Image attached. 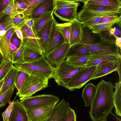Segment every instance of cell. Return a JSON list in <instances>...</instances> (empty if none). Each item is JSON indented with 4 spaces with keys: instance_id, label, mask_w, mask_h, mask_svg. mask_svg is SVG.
<instances>
[{
    "instance_id": "obj_1",
    "label": "cell",
    "mask_w": 121,
    "mask_h": 121,
    "mask_svg": "<svg viewBox=\"0 0 121 121\" xmlns=\"http://www.w3.org/2000/svg\"><path fill=\"white\" fill-rule=\"evenodd\" d=\"M96 86V93L89 112L90 118L92 121L105 120L114 107V86L111 82L105 81L103 79Z\"/></svg>"
},
{
    "instance_id": "obj_2",
    "label": "cell",
    "mask_w": 121,
    "mask_h": 121,
    "mask_svg": "<svg viewBox=\"0 0 121 121\" xmlns=\"http://www.w3.org/2000/svg\"><path fill=\"white\" fill-rule=\"evenodd\" d=\"M19 70L29 75H39L49 79L52 77L55 67L52 65L43 55L40 59L28 62L14 64Z\"/></svg>"
},
{
    "instance_id": "obj_3",
    "label": "cell",
    "mask_w": 121,
    "mask_h": 121,
    "mask_svg": "<svg viewBox=\"0 0 121 121\" xmlns=\"http://www.w3.org/2000/svg\"><path fill=\"white\" fill-rule=\"evenodd\" d=\"M84 67L73 66L67 63L64 59L55 68L52 78L59 86L64 87Z\"/></svg>"
},
{
    "instance_id": "obj_4",
    "label": "cell",
    "mask_w": 121,
    "mask_h": 121,
    "mask_svg": "<svg viewBox=\"0 0 121 121\" xmlns=\"http://www.w3.org/2000/svg\"><path fill=\"white\" fill-rule=\"evenodd\" d=\"M48 80L43 76L30 75L22 89L16 94L21 97L32 96L36 92L47 87Z\"/></svg>"
},
{
    "instance_id": "obj_5",
    "label": "cell",
    "mask_w": 121,
    "mask_h": 121,
    "mask_svg": "<svg viewBox=\"0 0 121 121\" xmlns=\"http://www.w3.org/2000/svg\"><path fill=\"white\" fill-rule=\"evenodd\" d=\"M121 8L84 4L82 9L77 13V19L81 22L106 13H121Z\"/></svg>"
},
{
    "instance_id": "obj_6",
    "label": "cell",
    "mask_w": 121,
    "mask_h": 121,
    "mask_svg": "<svg viewBox=\"0 0 121 121\" xmlns=\"http://www.w3.org/2000/svg\"><path fill=\"white\" fill-rule=\"evenodd\" d=\"M20 104L25 109L56 103L59 101V98L53 95L40 94L20 99Z\"/></svg>"
},
{
    "instance_id": "obj_7",
    "label": "cell",
    "mask_w": 121,
    "mask_h": 121,
    "mask_svg": "<svg viewBox=\"0 0 121 121\" xmlns=\"http://www.w3.org/2000/svg\"><path fill=\"white\" fill-rule=\"evenodd\" d=\"M97 66L85 67L78 72L64 87L71 91L79 89L91 80Z\"/></svg>"
},
{
    "instance_id": "obj_8",
    "label": "cell",
    "mask_w": 121,
    "mask_h": 121,
    "mask_svg": "<svg viewBox=\"0 0 121 121\" xmlns=\"http://www.w3.org/2000/svg\"><path fill=\"white\" fill-rule=\"evenodd\" d=\"M54 103L25 109L28 121H47L52 116L54 107Z\"/></svg>"
},
{
    "instance_id": "obj_9",
    "label": "cell",
    "mask_w": 121,
    "mask_h": 121,
    "mask_svg": "<svg viewBox=\"0 0 121 121\" xmlns=\"http://www.w3.org/2000/svg\"><path fill=\"white\" fill-rule=\"evenodd\" d=\"M85 44L89 49L90 54L91 55L121 54V50L116 45L115 43H110L101 40L99 42Z\"/></svg>"
},
{
    "instance_id": "obj_10",
    "label": "cell",
    "mask_w": 121,
    "mask_h": 121,
    "mask_svg": "<svg viewBox=\"0 0 121 121\" xmlns=\"http://www.w3.org/2000/svg\"><path fill=\"white\" fill-rule=\"evenodd\" d=\"M56 21L54 19L44 56L47 58L50 53L57 47L65 43L62 35L56 26Z\"/></svg>"
},
{
    "instance_id": "obj_11",
    "label": "cell",
    "mask_w": 121,
    "mask_h": 121,
    "mask_svg": "<svg viewBox=\"0 0 121 121\" xmlns=\"http://www.w3.org/2000/svg\"><path fill=\"white\" fill-rule=\"evenodd\" d=\"M14 32V28H12L4 35L0 36V52L5 61L12 62L13 61V55L10 39Z\"/></svg>"
},
{
    "instance_id": "obj_12",
    "label": "cell",
    "mask_w": 121,
    "mask_h": 121,
    "mask_svg": "<svg viewBox=\"0 0 121 121\" xmlns=\"http://www.w3.org/2000/svg\"><path fill=\"white\" fill-rule=\"evenodd\" d=\"M70 47L69 43H65L53 50L46 58L53 66H57L65 58Z\"/></svg>"
},
{
    "instance_id": "obj_13",
    "label": "cell",
    "mask_w": 121,
    "mask_h": 121,
    "mask_svg": "<svg viewBox=\"0 0 121 121\" xmlns=\"http://www.w3.org/2000/svg\"><path fill=\"white\" fill-rule=\"evenodd\" d=\"M121 63V59L101 64L97 66L91 80L96 79L117 71L119 64Z\"/></svg>"
},
{
    "instance_id": "obj_14",
    "label": "cell",
    "mask_w": 121,
    "mask_h": 121,
    "mask_svg": "<svg viewBox=\"0 0 121 121\" xmlns=\"http://www.w3.org/2000/svg\"><path fill=\"white\" fill-rule=\"evenodd\" d=\"M70 107L69 102L61 99L55 106L53 114L47 121H64Z\"/></svg>"
},
{
    "instance_id": "obj_15",
    "label": "cell",
    "mask_w": 121,
    "mask_h": 121,
    "mask_svg": "<svg viewBox=\"0 0 121 121\" xmlns=\"http://www.w3.org/2000/svg\"><path fill=\"white\" fill-rule=\"evenodd\" d=\"M70 23V47L81 42L83 37L82 25L81 22L76 19Z\"/></svg>"
},
{
    "instance_id": "obj_16",
    "label": "cell",
    "mask_w": 121,
    "mask_h": 121,
    "mask_svg": "<svg viewBox=\"0 0 121 121\" xmlns=\"http://www.w3.org/2000/svg\"><path fill=\"white\" fill-rule=\"evenodd\" d=\"M54 8V0H43L33 9L29 16V18L36 19L47 12L53 11Z\"/></svg>"
},
{
    "instance_id": "obj_17",
    "label": "cell",
    "mask_w": 121,
    "mask_h": 121,
    "mask_svg": "<svg viewBox=\"0 0 121 121\" xmlns=\"http://www.w3.org/2000/svg\"><path fill=\"white\" fill-rule=\"evenodd\" d=\"M91 56L86 67L97 66L99 65L121 59V54H93Z\"/></svg>"
},
{
    "instance_id": "obj_18",
    "label": "cell",
    "mask_w": 121,
    "mask_h": 121,
    "mask_svg": "<svg viewBox=\"0 0 121 121\" xmlns=\"http://www.w3.org/2000/svg\"><path fill=\"white\" fill-rule=\"evenodd\" d=\"M55 18L54 17L40 31L37 33L36 36L43 54L45 52L50 33Z\"/></svg>"
},
{
    "instance_id": "obj_19",
    "label": "cell",
    "mask_w": 121,
    "mask_h": 121,
    "mask_svg": "<svg viewBox=\"0 0 121 121\" xmlns=\"http://www.w3.org/2000/svg\"><path fill=\"white\" fill-rule=\"evenodd\" d=\"M78 7L64 9L54 8L53 13L60 20L71 22L77 19Z\"/></svg>"
},
{
    "instance_id": "obj_20",
    "label": "cell",
    "mask_w": 121,
    "mask_h": 121,
    "mask_svg": "<svg viewBox=\"0 0 121 121\" xmlns=\"http://www.w3.org/2000/svg\"><path fill=\"white\" fill-rule=\"evenodd\" d=\"M8 121H28L26 110L18 99L14 101L13 108Z\"/></svg>"
},
{
    "instance_id": "obj_21",
    "label": "cell",
    "mask_w": 121,
    "mask_h": 121,
    "mask_svg": "<svg viewBox=\"0 0 121 121\" xmlns=\"http://www.w3.org/2000/svg\"><path fill=\"white\" fill-rule=\"evenodd\" d=\"M53 12L52 11L47 12L38 18L33 19L34 24L32 30L35 35L52 19L53 17Z\"/></svg>"
},
{
    "instance_id": "obj_22",
    "label": "cell",
    "mask_w": 121,
    "mask_h": 121,
    "mask_svg": "<svg viewBox=\"0 0 121 121\" xmlns=\"http://www.w3.org/2000/svg\"><path fill=\"white\" fill-rule=\"evenodd\" d=\"M19 70L13 65L4 78V82L0 90V95L14 84Z\"/></svg>"
},
{
    "instance_id": "obj_23",
    "label": "cell",
    "mask_w": 121,
    "mask_h": 121,
    "mask_svg": "<svg viewBox=\"0 0 121 121\" xmlns=\"http://www.w3.org/2000/svg\"><path fill=\"white\" fill-rule=\"evenodd\" d=\"M90 54L89 49L82 42L76 44L69 48L65 58H69Z\"/></svg>"
},
{
    "instance_id": "obj_24",
    "label": "cell",
    "mask_w": 121,
    "mask_h": 121,
    "mask_svg": "<svg viewBox=\"0 0 121 121\" xmlns=\"http://www.w3.org/2000/svg\"><path fill=\"white\" fill-rule=\"evenodd\" d=\"M121 16L117 18L108 22L100 23L88 27L91 32L95 34H98L101 32L109 30L115 24L121 21Z\"/></svg>"
},
{
    "instance_id": "obj_25",
    "label": "cell",
    "mask_w": 121,
    "mask_h": 121,
    "mask_svg": "<svg viewBox=\"0 0 121 121\" xmlns=\"http://www.w3.org/2000/svg\"><path fill=\"white\" fill-rule=\"evenodd\" d=\"M96 91V86L91 83L87 84L84 88L82 92V97L85 106H91Z\"/></svg>"
},
{
    "instance_id": "obj_26",
    "label": "cell",
    "mask_w": 121,
    "mask_h": 121,
    "mask_svg": "<svg viewBox=\"0 0 121 121\" xmlns=\"http://www.w3.org/2000/svg\"><path fill=\"white\" fill-rule=\"evenodd\" d=\"M84 4L104 7L121 8L120 0H79Z\"/></svg>"
},
{
    "instance_id": "obj_27",
    "label": "cell",
    "mask_w": 121,
    "mask_h": 121,
    "mask_svg": "<svg viewBox=\"0 0 121 121\" xmlns=\"http://www.w3.org/2000/svg\"><path fill=\"white\" fill-rule=\"evenodd\" d=\"M115 91L113 97V102L115 109V113L118 116H121V81L115 83Z\"/></svg>"
},
{
    "instance_id": "obj_28",
    "label": "cell",
    "mask_w": 121,
    "mask_h": 121,
    "mask_svg": "<svg viewBox=\"0 0 121 121\" xmlns=\"http://www.w3.org/2000/svg\"><path fill=\"white\" fill-rule=\"evenodd\" d=\"M91 56L89 54L85 55L71 57L65 60L68 64L75 67H86Z\"/></svg>"
},
{
    "instance_id": "obj_29",
    "label": "cell",
    "mask_w": 121,
    "mask_h": 121,
    "mask_svg": "<svg viewBox=\"0 0 121 121\" xmlns=\"http://www.w3.org/2000/svg\"><path fill=\"white\" fill-rule=\"evenodd\" d=\"M14 28L11 17L2 14L0 16V36L4 35L10 29Z\"/></svg>"
},
{
    "instance_id": "obj_30",
    "label": "cell",
    "mask_w": 121,
    "mask_h": 121,
    "mask_svg": "<svg viewBox=\"0 0 121 121\" xmlns=\"http://www.w3.org/2000/svg\"><path fill=\"white\" fill-rule=\"evenodd\" d=\"M43 56V54L40 53L25 47L22 63L36 60L41 58Z\"/></svg>"
},
{
    "instance_id": "obj_31",
    "label": "cell",
    "mask_w": 121,
    "mask_h": 121,
    "mask_svg": "<svg viewBox=\"0 0 121 121\" xmlns=\"http://www.w3.org/2000/svg\"><path fill=\"white\" fill-rule=\"evenodd\" d=\"M37 39L36 38L28 37L23 39L22 44L26 48L43 54Z\"/></svg>"
},
{
    "instance_id": "obj_32",
    "label": "cell",
    "mask_w": 121,
    "mask_h": 121,
    "mask_svg": "<svg viewBox=\"0 0 121 121\" xmlns=\"http://www.w3.org/2000/svg\"><path fill=\"white\" fill-rule=\"evenodd\" d=\"M56 26L63 37L65 43H70V22L63 23H59L56 22Z\"/></svg>"
},
{
    "instance_id": "obj_33",
    "label": "cell",
    "mask_w": 121,
    "mask_h": 121,
    "mask_svg": "<svg viewBox=\"0 0 121 121\" xmlns=\"http://www.w3.org/2000/svg\"><path fill=\"white\" fill-rule=\"evenodd\" d=\"M11 17L14 28H17L20 29L23 25L25 24L26 22L29 19L28 16L24 12L19 13Z\"/></svg>"
},
{
    "instance_id": "obj_34",
    "label": "cell",
    "mask_w": 121,
    "mask_h": 121,
    "mask_svg": "<svg viewBox=\"0 0 121 121\" xmlns=\"http://www.w3.org/2000/svg\"><path fill=\"white\" fill-rule=\"evenodd\" d=\"M55 8L58 9H66L78 7L79 0H54Z\"/></svg>"
},
{
    "instance_id": "obj_35",
    "label": "cell",
    "mask_w": 121,
    "mask_h": 121,
    "mask_svg": "<svg viewBox=\"0 0 121 121\" xmlns=\"http://www.w3.org/2000/svg\"><path fill=\"white\" fill-rule=\"evenodd\" d=\"M29 76L27 73L19 70L14 83L15 87L18 90L17 92H19L22 89Z\"/></svg>"
},
{
    "instance_id": "obj_36",
    "label": "cell",
    "mask_w": 121,
    "mask_h": 121,
    "mask_svg": "<svg viewBox=\"0 0 121 121\" xmlns=\"http://www.w3.org/2000/svg\"><path fill=\"white\" fill-rule=\"evenodd\" d=\"M117 14V13H107L93 17L83 22H81V23L83 26L88 27L99 24L101 19L104 17Z\"/></svg>"
},
{
    "instance_id": "obj_37",
    "label": "cell",
    "mask_w": 121,
    "mask_h": 121,
    "mask_svg": "<svg viewBox=\"0 0 121 121\" xmlns=\"http://www.w3.org/2000/svg\"><path fill=\"white\" fill-rule=\"evenodd\" d=\"M15 87L14 84L0 95V108L5 106L9 100L12 96Z\"/></svg>"
},
{
    "instance_id": "obj_38",
    "label": "cell",
    "mask_w": 121,
    "mask_h": 121,
    "mask_svg": "<svg viewBox=\"0 0 121 121\" xmlns=\"http://www.w3.org/2000/svg\"><path fill=\"white\" fill-rule=\"evenodd\" d=\"M12 62L4 61L0 66V81L3 79L12 68Z\"/></svg>"
},
{
    "instance_id": "obj_39",
    "label": "cell",
    "mask_w": 121,
    "mask_h": 121,
    "mask_svg": "<svg viewBox=\"0 0 121 121\" xmlns=\"http://www.w3.org/2000/svg\"><path fill=\"white\" fill-rule=\"evenodd\" d=\"M101 40L110 43H115V39L111 33L109 29L97 34Z\"/></svg>"
},
{
    "instance_id": "obj_40",
    "label": "cell",
    "mask_w": 121,
    "mask_h": 121,
    "mask_svg": "<svg viewBox=\"0 0 121 121\" xmlns=\"http://www.w3.org/2000/svg\"><path fill=\"white\" fill-rule=\"evenodd\" d=\"M19 13L17 8L14 5V0H12L8 4L2 14L7 15L12 17Z\"/></svg>"
},
{
    "instance_id": "obj_41",
    "label": "cell",
    "mask_w": 121,
    "mask_h": 121,
    "mask_svg": "<svg viewBox=\"0 0 121 121\" xmlns=\"http://www.w3.org/2000/svg\"><path fill=\"white\" fill-rule=\"evenodd\" d=\"M25 47L21 43L16 51L13 57L12 63L13 64L22 63L24 52Z\"/></svg>"
},
{
    "instance_id": "obj_42",
    "label": "cell",
    "mask_w": 121,
    "mask_h": 121,
    "mask_svg": "<svg viewBox=\"0 0 121 121\" xmlns=\"http://www.w3.org/2000/svg\"><path fill=\"white\" fill-rule=\"evenodd\" d=\"M43 0H24L27 4L28 7L24 12L29 16L36 5Z\"/></svg>"
},
{
    "instance_id": "obj_43",
    "label": "cell",
    "mask_w": 121,
    "mask_h": 121,
    "mask_svg": "<svg viewBox=\"0 0 121 121\" xmlns=\"http://www.w3.org/2000/svg\"><path fill=\"white\" fill-rule=\"evenodd\" d=\"M20 30L22 32L23 38L28 37L37 38L32 29L28 27L26 25H23Z\"/></svg>"
},
{
    "instance_id": "obj_44",
    "label": "cell",
    "mask_w": 121,
    "mask_h": 121,
    "mask_svg": "<svg viewBox=\"0 0 121 121\" xmlns=\"http://www.w3.org/2000/svg\"><path fill=\"white\" fill-rule=\"evenodd\" d=\"M14 3L19 13L24 12L28 7L24 0H14Z\"/></svg>"
},
{
    "instance_id": "obj_45",
    "label": "cell",
    "mask_w": 121,
    "mask_h": 121,
    "mask_svg": "<svg viewBox=\"0 0 121 121\" xmlns=\"http://www.w3.org/2000/svg\"><path fill=\"white\" fill-rule=\"evenodd\" d=\"M14 101L13 100L11 102L6 110L2 113L3 121H8L13 108Z\"/></svg>"
},
{
    "instance_id": "obj_46",
    "label": "cell",
    "mask_w": 121,
    "mask_h": 121,
    "mask_svg": "<svg viewBox=\"0 0 121 121\" xmlns=\"http://www.w3.org/2000/svg\"><path fill=\"white\" fill-rule=\"evenodd\" d=\"M76 118L74 110L70 107L64 121H76Z\"/></svg>"
},
{
    "instance_id": "obj_47",
    "label": "cell",
    "mask_w": 121,
    "mask_h": 121,
    "mask_svg": "<svg viewBox=\"0 0 121 121\" xmlns=\"http://www.w3.org/2000/svg\"><path fill=\"white\" fill-rule=\"evenodd\" d=\"M10 42L18 48L22 43V41L17 36L14 32L11 38Z\"/></svg>"
},
{
    "instance_id": "obj_48",
    "label": "cell",
    "mask_w": 121,
    "mask_h": 121,
    "mask_svg": "<svg viewBox=\"0 0 121 121\" xmlns=\"http://www.w3.org/2000/svg\"><path fill=\"white\" fill-rule=\"evenodd\" d=\"M117 26L116 27H112L109 29L112 35L114 34L116 36L121 37V21L117 24Z\"/></svg>"
},
{
    "instance_id": "obj_49",
    "label": "cell",
    "mask_w": 121,
    "mask_h": 121,
    "mask_svg": "<svg viewBox=\"0 0 121 121\" xmlns=\"http://www.w3.org/2000/svg\"><path fill=\"white\" fill-rule=\"evenodd\" d=\"M12 0H0V16Z\"/></svg>"
},
{
    "instance_id": "obj_50",
    "label": "cell",
    "mask_w": 121,
    "mask_h": 121,
    "mask_svg": "<svg viewBox=\"0 0 121 121\" xmlns=\"http://www.w3.org/2000/svg\"><path fill=\"white\" fill-rule=\"evenodd\" d=\"M118 17L117 15H115L104 17L101 19L99 24L109 21L116 19Z\"/></svg>"
},
{
    "instance_id": "obj_51",
    "label": "cell",
    "mask_w": 121,
    "mask_h": 121,
    "mask_svg": "<svg viewBox=\"0 0 121 121\" xmlns=\"http://www.w3.org/2000/svg\"><path fill=\"white\" fill-rule=\"evenodd\" d=\"M14 31L17 36L22 41L23 39V36L22 32L21 30L17 28H14Z\"/></svg>"
},
{
    "instance_id": "obj_52",
    "label": "cell",
    "mask_w": 121,
    "mask_h": 121,
    "mask_svg": "<svg viewBox=\"0 0 121 121\" xmlns=\"http://www.w3.org/2000/svg\"><path fill=\"white\" fill-rule=\"evenodd\" d=\"M112 35L115 39V44L119 47L121 50V37H117L114 34Z\"/></svg>"
},
{
    "instance_id": "obj_53",
    "label": "cell",
    "mask_w": 121,
    "mask_h": 121,
    "mask_svg": "<svg viewBox=\"0 0 121 121\" xmlns=\"http://www.w3.org/2000/svg\"><path fill=\"white\" fill-rule=\"evenodd\" d=\"M34 24L33 20L31 18H29L26 22V25L29 28L32 29Z\"/></svg>"
},
{
    "instance_id": "obj_54",
    "label": "cell",
    "mask_w": 121,
    "mask_h": 121,
    "mask_svg": "<svg viewBox=\"0 0 121 121\" xmlns=\"http://www.w3.org/2000/svg\"><path fill=\"white\" fill-rule=\"evenodd\" d=\"M121 63H120L118 67L117 70V71L118 72L119 77V81H121Z\"/></svg>"
},
{
    "instance_id": "obj_55",
    "label": "cell",
    "mask_w": 121,
    "mask_h": 121,
    "mask_svg": "<svg viewBox=\"0 0 121 121\" xmlns=\"http://www.w3.org/2000/svg\"><path fill=\"white\" fill-rule=\"evenodd\" d=\"M4 61L3 57L0 52V66Z\"/></svg>"
},
{
    "instance_id": "obj_56",
    "label": "cell",
    "mask_w": 121,
    "mask_h": 121,
    "mask_svg": "<svg viewBox=\"0 0 121 121\" xmlns=\"http://www.w3.org/2000/svg\"><path fill=\"white\" fill-rule=\"evenodd\" d=\"M4 78L0 81V90L4 82Z\"/></svg>"
},
{
    "instance_id": "obj_57",
    "label": "cell",
    "mask_w": 121,
    "mask_h": 121,
    "mask_svg": "<svg viewBox=\"0 0 121 121\" xmlns=\"http://www.w3.org/2000/svg\"><path fill=\"white\" fill-rule=\"evenodd\" d=\"M107 121L106 119L105 120H100L98 121Z\"/></svg>"
},
{
    "instance_id": "obj_58",
    "label": "cell",
    "mask_w": 121,
    "mask_h": 121,
    "mask_svg": "<svg viewBox=\"0 0 121 121\" xmlns=\"http://www.w3.org/2000/svg\"><path fill=\"white\" fill-rule=\"evenodd\" d=\"M121 121V120H120V121Z\"/></svg>"
}]
</instances>
